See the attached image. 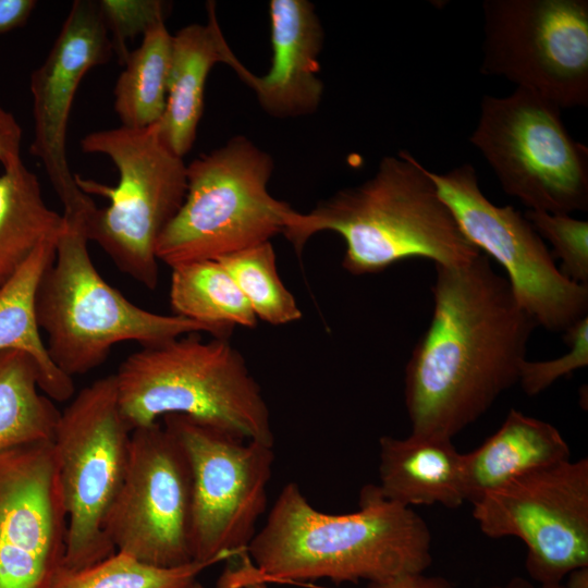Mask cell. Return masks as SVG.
Instances as JSON below:
<instances>
[{"mask_svg": "<svg viewBox=\"0 0 588 588\" xmlns=\"http://www.w3.org/2000/svg\"><path fill=\"white\" fill-rule=\"evenodd\" d=\"M57 240L58 236L44 241L0 285V352L17 351L32 357L38 370L39 390L51 400L64 402L74 395V381L51 359L36 314L37 289L53 261Z\"/></svg>", "mask_w": 588, "mask_h": 588, "instance_id": "44dd1931", "label": "cell"}, {"mask_svg": "<svg viewBox=\"0 0 588 588\" xmlns=\"http://www.w3.org/2000/svg\"><path fill=\"white\" fill-rule=\"evenodd\" d=\"M81 148L107 156L119 173L114 187L76 176L84 193L109 199L107 207L87 216L88 240L119 270L154 290L159 278L157 242L184 201L187 166L167 146L158 123L91 132L82 138Z\"/></svg>", "mask_w": 588, "mask_h": 588, "instance_id": "52a82bcc", "label": "cell"}, {"mask_svg": "<svg viewBox=\"0 0 588 588\" xmlns=\"http://www.w3.org/2000/svg\"><path fill=\"white\" fill-rule=\"evenodd\" d=\"M36 3L34 0H0V34L21 27Z\"/></svg>", "mask_w": 588, "mask_h": 588, "instance_id": "1f68e13d", "label": "cell"}, {"mask_svg": "<svg viewBox=\"0 0 588 588\" xmlns=\"http://www.w3.org/2000/svg\"><path fill=\"white\" fill-rule=\"evenodd\" d=\"M23 132L14 115L0 105V163L3 170L22 162Z\"/></svg>", "mask_w": 588, "mask_h": 588, "instance_id": "4dcf8cb0", "label": "cell"}, {"mask_svg": "<svg viewBox=\"0 0 588 588\" xmlns=\"http://www.w3.org/2000/svg\"><path fill=\"white\" fill-rule=\"evenodd\" d=\"M233 279L257 319L272 326L302 318L294 295L283 284L270 241L234 252L218 259Z\"/></svg>", "mask_w": 588, "mask_h": 588, "instance_id": "484cf974", "label": "cell"}, {"mask_svg": "<svg viewBox=\"0 0 588 588\" xmlns=\"http://www.w3.org/2000/svg\"><path fill=\"white\" fill-rule=\"evenodd\" d=\"M66 534L53 441L0 451V588H50Z\"/></svg>", "mask_w": 588, "mask_h": 588, "instance_id": "9a60e30c", "label": "cell"}, {"mask_svg": "<svg viewBox=\"0 0 588 588\" xmlns=\"http://www.w3.org/2000/svg\"><path fill=\"white\" fill-rule=\"evenodd\" d=\"M38 370L27 354L0 352V451L53 441L61 412L38 392Z\"/></svg>", "mask_w": 588, "mask_h": 588, "instance_id": "d4e9b609", "label": "cell"}, {"mask_svg": "<svg viewBox=\"0 0 588 588\" xmlns=\"http://www.w3.org/2000/svg\"><path fill=\"white\" fill-rule=\"evenodd\" d=\"M215 9L209 2L206 24L193 23L172 35L167 103L158 126L167 146L181 158L196 138L211 68L225 63L236 73L244 68L223 36Z\"/></svg>", "mask_w": 588, "mask_h": 588, "instance_id": "ac0fdd59", "label": "cell"}, {"mask_svg": "<svg viewBox=\"0 0 588 588\" xmlns=\"http://www.w3.org/2000/svg\"><path fill=\"white\" fill-rule=\"evenodd\" d=\"M377 486L384 498L403 506L458 507L466 502L462 453L445 437L383 436L379 440Z\"/></svg>", "mask_w": 588, "mask_h": 588, "instance_id": "d6986e66", "label": "cell"}, {"mask_svg": "<svg viewBox=\"0 0 588 588\" xmlns=\"http://www.w3.org/2000/svg\"><path fill=\"white\" fill-rule=\"evenodd\" d=\"M192 491L177 439L159 421L132 430L124 480L106 522L115 552L162 567L192 562Z\"/></svg>", "mask_w": 588, "mask_h": 588, "instance_id": "5bb4252c", "label": "cell"}, {"mask_svg": "<svg viewBox=\"0 0 588 588\" xmlns=\"http://www.w3.org/2000/svg\"><path fill=\"white\" fill-rule=\"evenodd\" d=\"M131 432L114 375L82 389L61 412L53 444L68 515L66 568H85L115 553L106 522L124 480Z\"/></svg>", "mask_w": 588, "mask_h": 588, "instance_id": "9c48e42d", "label": "cell"}, {"mask_svg": "<svg viewBox=\"0 0 588 588\" xmlns=\"http://www.w3.org/2000/svg\"><path fill=\"white\" fill-rule=\"evenodd\" d=\"M469 142L528 210L587 211L588 148L567 132L554 102L519 87L485 95Z\"/></svg>", "mask_w": 588, "mask_h": 588, "instance_id": "ba28073f", "label": "cell"}, {"mask_svg": "<svg viewBox=\"0 0 588 588\" xmlns=\"http://www.w3.org/2000/svg\"><path fill=\"white\" fill-rule=\"evenodd\" d=\"M491 588H561V584L560 585L534 586L532 584H530L526 579L515 577V578L511 579L510 581H507L504 585H499V586H494V587H491Z\"/></svg>", "mask_w": 588, "mask_h": 588, "instance_id": "d590c367", "label": "cell"}, {"mask_svg": "<svg viewBox=\"0 0 588 588\" xmlns=\"http://www.w3.org/2000/svg\"><path fill=\"white\" fill-rule=\"evenodd\" d=\"M480 72L560 108L588 105V1L485 0Z\"/></svg>", "mask_w": 588, "mask_h": 588, "instance_id": "8fae6325", "label": "cell"}, {"mask_svg": "<svg viewBox=\"0 0 588 588\" xmlns=\"http://www.w3.org/2000/svg\"><path fill=\"white\" fill-rule=\"evenodd\" d=\"M210 566V563L192 561L180 566L162 567L115 552L81 569L62 565L50 588H193L198 575Z\"/></svg>", "mask_w": 588, "mask_h": 588, "instance_id": "4316f807", "label": "cell"}, {"mask_svg": "<svg viewBox=\"0 0 588 588\" xmlns=\"http://www.w3.org/2000/svg\"><path fill=\"white\" fill-rule=\"evenodd\" d=\"M271 156L243 135L194 159L184 201L156 246L171 268L215 260L284 233L297 211L268 192Z\"/></svg>", "mask_w": 588, "mask_h": 588, "instance_id": "8992f818", "label": "cell"}, {"mask_svg": "<svg viewBox=\"0 0 588 588\" xmlns=\"http://www.w3.org/2000/svg\"><path fill=\"white\" fill-rule=\"evenodd\" d=\"M345 242L343 268L354 274L385 270L406 259L460 265L478 256L440 197L427 169L408 151L383 157L375 174L301 213L283 235L299 254L316 233Z\"/></svg>", "mask_w": 588, "mask_h": 588, "instance_id": "3957f363", "label": "cell"}, {"mask_svg": "<svg viewBox=\"0 0 588 588\" xmlns=\"http://www.w3.org/2000/svg\"><path fill=\"white\" fill-rule=\"evenodd\" d=\"M173 315L206 326L213 338L228 339L236 326L254 328L257 317L218 260H200L171 268Z\"/></svg>", "mask_w": 588, "mask_h": 588, "instance_id": "603a6c76", "label": "cell"}, {"mask_svg": "<svg viewBox=\"0 0 588 588\" xmlns=\"http://www.w3.org/2000/svg\"><path fill=\"white\" fill-rule=\"evenodd\" d=\"M172 53V35L164 21L143 34L138 48L128 52L117 79L114 111L122 126L139 128L158 123L166 109Z\"/></svg>", "mask_w": 588, "mask_h": 588, "instance_id": "cb8c5ba5", "label": "cell"}, {"mask_svg": "<svg viewBox=\"0 0 588 588\" xmlns=\"http://www.w3.org/2000/svg\"><path fill=\"white\" fill-rule=\"evenodd\" d=\"M568 458V444L553 425L512 408L492 436L462 454L466 501L474 504L519 476Z\"/></svg>", "mask_w": 588, "mask_h": 588, "instance_id": "ffe728a7", "label": "cell"}, {"mask_svg": "<svg viewBox=\"0 0 588 588\" xmlns=\"http://www.w3.org/2000/svg\"><path fill=\"white\" fill-rule=\"evenodd\" d=\"M525 218L552 246L561 260V272L569 280L588 285V222L566 213L527 210Z\"/></svg>", "mask_w": 588, "mask_h": 588, "instance_id": "83f0119b", "label": "cell"}, {"mask_svg": "<svg viewBox=\"0 0 588 588\" xmlns=\"http://www.w3.org/2000/svg\"><path fill=\"white\" fill-rule=\"evenodd\" d=\"M114 379L131 430L175 414L240 439L274 443L261 388L228 339L203 341L191 333L142 347L122 362Z\"/></svg>", "mask_w": 588, "mask_h": 588, "instance_id": "277c9868", "label": "cell"}, {"mask_svg": "<svg viewBox=\"0 0 588 588\" xmlns=\"http://www.w3.org/2000/svg\"><path fill=\"white\" fill-rule=\"evenodd\" d=\"M561 588H588V566L578 567L572 571L566 577Z\"/></svg>", "mask_w": 588, "mask_h": 588, "instance_id": "e575fe53", "label": "cell"}, {"mask_svg": "<svg viewBox=\"0 0 588 588\" xmlns=\"http://www.w3.org/2000/svg\"><path fill=\"white\" fill-rule=\"evenodd\" d=\"M217 588H270L267 583L244 575L233 563L226 565L217 581Z\"/></svg>", "mask_w": 588, "mask_h": 588, "instance_id": "836d02e7", "label": "cell"}, {"mask_svg": "<svg viewBox=\"0 0 588 588\" xmlns=\"http://www.w3.org/2000/svg\"><path fill=\"white\" fill-rule=\"evenodd\" d=\"M563 336L568 346L567 353L549 360L525 359L522 363L518 383L527 395L535 396L559 378L588 365V317L575 323Z\"/></svg>", "mask_w": 588, "mask_h": 588, "instance_id": "f1b7e54d", "label": "cell"}, {"mask_svg": "<svg viewBox=\"0 0 588 588\" xmlns=\"http://www.w3.org/2000/svg\"><path fill=\"white\" fill-rule=\"evenodd\" d=\"M432 296L430 324L405 368V406L411 433L453 439L518 383L537 323L482 253L436 265Z\"/></svg>", "mask_w": 588, "mask_h": 588, "instance_id": "6da1fadb", "label": "cell"}, {"mask_svg": "<svg viewBox=\"0 0 588 588\" xmlns=\"http://www.w3.org/2000/svg\"><path fill=\"white\" fill-rule=\"evenodd\" d=\"M473 506L486 536L525 543L526 568L539 585H560L572 571L588 566L587 458L519 476Z\"/></svg>", "mask_w": 588, "mask_h": 588, "instance_id": "4fadbf2b", "label": "cell"}, {"mask_svg": "<svg viewBox=\"0 0 588 588\" xmlns=\"http://www.w3.org/2000/svg\"><path fill=\"white\" fill-rule=\"evenodd\" d=\"M89 212L62 213L54 258L37 289V320L56 366L73 378L102 365L121 342L150 347L191 333H210L199 322L138 307L107 283L88 253Z\"/></svg>", "mask_w": 588, "mask_h": 588, "instance_id": "5b68a950", "label": "cell"}, {"mask_svg": "<svg viewBox=\"0 0 588 588\" xmlns=\"http://www.w3.org/2000/svg\"><path fill=\"white\" fill-rule=\"evenodd\" d=\"M431 561L424 518L384 498L378 486L363 487L357 511L329 514L315 509L295 482L282 488L247 552L233 560L244 575L267 584H376L425 572Z\"/></svg>", "mask_w": 588, "mask_h": 588, "instance_id": "7a4b0ae2", "label": "cell"}, {"mask_svg": "<svg viewBox=\"0 0 588 588\" xmlns=\"http://www.w3.org/2000/svg\"><path fill=\"white\" fill-rule=\"evenodd\" d=\"M63 228L62 215L49 208L40 183L23 161L0 174V285L46 240Z\"/></svg>", "mask_w": 588, "mask_h": 588, "instance_id": "7402d4cb", "label": "cell"}, {"mask_svg": "<svg viewBox=\"0 0 588 588\" xmlns=\"http://www.w3.org/2000/svg\"><path fill=\"white\" fill-rule=\"evenodd\" d=\"M193 588H206L200 581H197Z\"/></svg>", "mask_w": 588, "mask_h": 588, "instance_id": "8d00e7d4", "label": "cell"}, {"mask_svg": "<svg viewBox=\"0 0 588 588\" xmlns=\"http://www.w3.org/2000/svg\"><path fill=\"white\" fill-rule=\"evenodd\" d=\"M427 172L464 235L504 269L513 295L537 326L564 333L587 317L588 285L561 272L524 215L512 206H497L483 195L473 164L445 173Z\"/></svg>", "mask_w": 588, "mask_h": 588, "instance_id": "7c38bea8", "label": "cell"}, {"mask_svg": "<svg viewBox=\"0 0 588 588\" xmlns=\"http://www.w3.org/2000/svg\"><path fill=\"white\" fill-rule=\"evenodd\" d=\"M98 4L108 32L112 33L113 49L123 61L128 54L126 40L164 21L168 13V4L155 0H101Z\"/></svg>", "mask_w": 588, "mask_h": 588, "instance_id": "f546056e", "label": "cell"}, {"mask_svg": "<svg viewBox=\"0 0 588 588\" xmlns=\"http://www.w3.org/2000/svg\"><path fill=\"white\" fill-rule=\"evenodd\" d=\"M272 62L257 76L245 70L240 77L255 91L261 108L274 118H296L316 111L323 84L318 56L323 30L315 7L307 0H271Z\"/></svg>", "mask_w": 588, "mask_h": 588, "instance_id": "e0dca14e", "label": "cell"}, {"mask_svg": "<svg viewBox=\"0 0 588 588\" xmlns=\"http://www.w3.org/2000/svg\"><path fill=\"white\" fill-rule=\"evenodd\" d=\"M163 426L191 466L193 561L215 565L247 551L267 509L273 445L240 439L184 415L164 416Z\"/></svg>", "mask_w": 588, "mask_h": 588, "instance_id": "30bf717a", "label": "cell"}, {"mask_svg": "<svg viewBox=\"0 0 588 588\" xmlns=\"http://www.w3.org/2000/svg\"><path fill=\"white\" fill-rule=\"evenodd\" d=\"M112 50L98 1L76 0L47 58L30 75L34 139L29 151L42 163L63 212L82 211L95 204L71 173L68 123L81 81L90 69L107 63Z\"/></svg>", "mask_w": 588, "mask_h": 588, "instance_id": "2e32d148", "label": "cell"}, {"mask_svg": "<svg viewBox=\"0 0 588 588\" xmlns=\"http://www.w3.org/2000/svg\"><path fill=\"white\" fill-rule=\"evenodd\" d=\"M366 588H455L441 577H430L421 573H406L381 583L368 584Z\"/></svg>", "mask_w": 588, "mask_h": 588, "instance_id": "d6a6232c", "label": "cell"}]
</instances>
